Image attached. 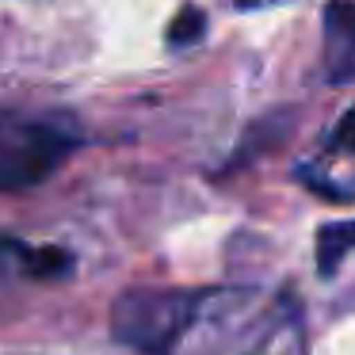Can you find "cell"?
I'll list each match as a JSON object with an SVG mask.
<instances>
[{"instance_id":"obj_6","label":"cell","mask_w":355,"mask_h":355,"mask_svg":"<svg viewBox=\"0 0 355 355\" xmlns=\"http://www.w3.org/2000/svg\"><path fill=\"white\" fill-rule=\"evenodd\" d=\"M73 271V252L65 248H31L12 237H0V275H27V279H62Z\"/></svg>"},{"instance_id":"obj_1","label":"cell","mask_w":355,"mask_h":355,"mask_svg":"<svg viewBox=\"0 0 355 355\" xmlns=\"http://www.w3.org/2000/svg\"><path fill=\"white\" fill-rule=\"evenodd\" d=\"M168 355H306V324L291 294L248 286L199 291L191 321Z\"/></svg>"},{"instance_id":"obj_3","label":"cell","mask_w":355,"mask_h":355,"mask_svg":"<svg viewBox=\"0 0 355 355\" xmlns=\"http://www.w3.org/2000/svg\"><path fill=\"white\" fill-rule=\"evenodd\" d=\"M199 291L180 286H134L123 291L111 306V332L123 347L138 355H168L191 321Z\"/></svg>"},{"instance_id":"obj_2","label":"cell","mask_w":355,"mask_h":355,"mask_svg":"<svg viewBox=\"0 0 355 355\" xmlns=\"http://www.w3.org/2000/svg\"><path fill=\"white\" fill-rule=\"evenodd\" d=\"M80 146L69 115H4L0 119V191H27L50 180Z\"/></svg>"},{"instance_id":"obj_4","label":"cell","mask_w":355,"mask_h":355,"mask_svg":"<svg viewBox=\"0 0 355 355\" xmlns=\"http://www.w3.org/2000/svg\"><path fill=\"white\" fill-rule=\"evenodd\" d=\"M294 176L329 202H355V107L336 119L317 153L306 157Z\"/></svg>"},{"instance_id":"obj_7","label":"cell","mask_w":355,"mask_h":355,"mask_svg":"<svg viewBox=\"0 0 355 355\" xmlns=\"http://www.w3.org/2000/svg\"><path fill=\"white\" fill-rule=\"evenodd\" d=\"M355 248V222H332L317 230V271L336 275L340 260Z\"/></svg>"},{"instance_id":"obj_5","label":"cell","mask_w":355,"mask_h":355,"mask_svg":"<svg viewBox=\"0 0 355 355\" xmlns=\"http://www.w3.org/2000/svg\"><path fill=\"white\" fill-rule=\"evenodd\" d=\"M321 69L336 88L355 85V0H329L321 16Z\"/></svg>"},{"instance_id":"obj_8","label":"cell","mask_w":355,"mask_h":355,"mask_svg":"<svg viewBox=\"0 0 355 355\" xmlns=\"http://www.w3.org/2000/svg\"><path fill=\"white\" fill-rule=\"evenodd\" d=\"M207 35V16H202L195 4L176 12V19L168 24V46H195V42Z\"/></svg>"}]
</instances>
